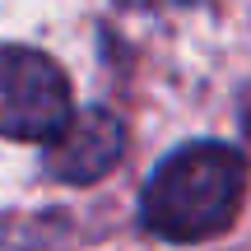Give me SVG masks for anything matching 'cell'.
<instances>
[{"instance_id":"obj_1","label":"cell","mask_w":251,"mask_h":251,"mask_svg":"<svg viewBox=\"0 0 251 251\" xmlns=\"http://www.w3.org/2000/svg\"><path fill=\"white\" fill-rule=\"evenodd\" d=\"M247 196V163L219 140L172 149L144 186V228L168 242H200L224 233Z\"/></svg>"},{"instance_id":"obj_2","label":"cell","mask_w":251,"mask_h":251,"mask_svg":"<svg viewBox=\"0 0 251 251\" xmlns=\"http://www.w3.org/2000/svg\"><path fill=\"white\" fill-rule=\"evenodd\" d=\"M65 70L37 47H0V135L51 144L70 121Z\"/></svg>"},{"instance_id":"obj_3","label":"cell","mask_w":251,"mask_h":251,"mask_svg":"<svg viewBox=\"0 0 251 251\" xmlns=\"http://www.w3.org/2000/svg\"><path fill=\"white\" fill-rule=\"evenodd\" d=\"M126 153V126L102 107H89L79 117L65 121V130L47 149V172L70 186H89V181L107 177Z\"/></svg>"},{"instance_id":"obj_4","label":"cell","mask_w":251,"mask_h":251,"mask_svg":"<svg viewBox=\"0 0 251 251\" xmlns=\"http://www.w3.org/2000/svg\"><path fill=\"white\" fill-rule=\"evenodd\" d=\"M117 5H130V9H163V5H181V0H117Z\"/></svg>"},{"instance_id":"obj_5","label":"cell","mask_w":251,"mask_h":251,"mask_svg":"<svg viewBox=\"0 0 251 251\" xmlns=\"http://www.w3.org/2000/svg\"><path fill=\"white\" fill-rule=\"evenodd\" d=\"M242 121L251 126V89H247V98H242Z\"/></svg>"}]
</instances>
